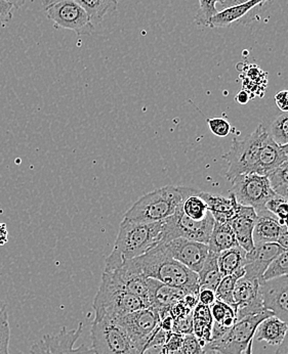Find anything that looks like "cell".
<instances>
[{"label": "cell", "instance_id": "obj_1", "mask_svg": "<svg viewBox=\"0 0 288 354\" xmlns=\"http://www.w3.org/2000/svg\"><path fill=\"white\" fill-rule=\"evenodd\" d=\"M129 263L145 278L157 279L186 294L199 293L198 274L174 259L163 244H158L144 255L129 260Z\"/></svg>", "mask_w": 288, "mask_h": 354}, {"label": "cell", "instance_id": "obj_2", "mask_svg": "<svg viewBox=\"0 0 288 354\" xmlns=\"http://www.w3.org/2000/svg\"><path fill=\"white\" fill-rule=\"evenodd\" d=\"M163 221L132 223L123 219L114 248L106 258L105 272H113L125 262L144 255L161 242Z\"/></svg>", "mask_w": 288, "mask_h": 354}, {"label": "cell", "instance_id": "obj_3", "mask_svg": "<svg viewBox=\"0 0 288 354\" xmlns=\"http://www.w3.org/2000/svg\"><path fill=\"white\" fill-rule=\"evenodd\" d=\"M183 197L180 187L166 185L141 197L123 219L132 223H158L176 212Z\"/></svg>", "mask_w": 288, "mask_h": 354}, {"label": "cell", "instance_id": "obj_4", "mask_svg": "<svg viewBox=\"0 0 288 354\" xmlns=\"http://www.w3.org/2000/svg\"><path fill=\"white\" fill-rule=\"evenodd\" d=\"M91 349L96 354H143L141 348L114 319H93L91 329Z\"/></svg>", "mask_w": 288, "mask_h": 354}, {"label": "cell", "instance_id": "obj_5", "mask_svg": "<svg viewBox=\"0 0 288 354\" xmlns=\"http://www.w3.org/2000/svg\"><path fill=\"white\" fill-rule=\"evenodd\" d=\"M267 134L268 131L264 129V125L260 124L244 140H238L234 138L231 150L222 156V159L228 163V170L226 172L228 180L231 181L241 174H255L259 161L260 150Z\"/></svg>", "mask_w": 288, "mask_h": 354}, {"label": "cell", "instance_id": "obj_6", "mask_svg": "<svg viewBox=\"0 0 288 354\" xmlns=\"http://www.w3.org/2000/svg\"><path fill=\"white\" fill-rule=\"evenodd\" d=\"M149 307L150 305L146 300L116 287L105 278H102L101 286L93 301L95 319H116L132 311Z\"/></svg>", "mask_w": 288, "mask_h": 354}, {"label": "cell", "instance_id": "obj_7", "mask_svg": "<svg viewBox=\"0 0 288 354\" xmlns=\"http://www.w3.org/2000/svg\"><path fill=\"white\" fill-rule=\"evenodd\" d=\"M272 315H274L272 311L264 309L262 313L247 315L239 319L222 338L204 345V353L242 354L251 340L255 338L260 324Z\"/></svg>", "mask_w": 288, "mask_h": 354}, {"label": "cell", "instance_id": "obj_8", "mask_svg": "<svg viewBox=\"0 0 288 354\" xmlns=\"http://www.w3.org/2000/svg\"><path fill=\"white\" fill-rule=\"evenodd\" d=\"M213 225L215 219L210 212L208 213L204 221H194L183 214L179 205L176 212L163 221L160 244H165L178 238H185L208 244Z\"/></svg>", "mask_w": 288, "mask_h": 354}, {"label": "cell", "instance_id": "obj_9", "mask_svg": "<svg viewBox=\"0 0 288 354\" xmlns=\"http://www.w3.org/2000/svg\"><path fill=\"white\" fill-rule=\"evenodd\" d=\"M230 193L239 204L253 207L257 212L266 209V203L277 195L268 176L257 174H241L232 179Z\"/></svg>", "mask_w": 288, "mask_h": 354}, {"label": "cell", "instance_id": "obj_10", "mask_svg": "<svg viewBox=\"0 0 288 354\" xmlns=\"http://www.w3.org/2000/svg\"><path fill=\"white\" fill-rule=\"evenodd\" d=\"M46 15L57 28L71 30L76 35H91L95 25L87 12L74 0L62 1L46 6Z\"/></svg>", "mask_w": 288, "mask_h": 354}, {"label": "cell", "instance_id": "obj_11", "mask_svg": "<svg viewBox=\"0 0 288 354\" xmlns=\"http://www.w3.org/2000/svg\"><path fill=\"white\" fill-rule=\"evenodd\" d=\"M83 332V324L79 323L74 330L63 327L57 334H46L30 348V354H96L84 344L75 348L76 341Z\"/></svg>", "mask_w": 288, "mask_h": 354}, {"label": "cell", "instance_id": "obj_12", "mask_svg": "<svg viewBox=\"0 0 288 354\" xmlns=\"http://www.w3.org/2000/svg\"><path fill=\"white\" fill-rule=\"evenodd\" d=\"M114 319L144 351L160 324L159 313L152 307L132 311Z\"/></svg>", "mask_w": 288, "mask_h": 354}, {"label": "cell", "instance_id": "obj_13", "mask_svg": "<svg viewBox=\"0 0 288 354\" xmlns=\"http://www.w3.org/2000/svg\"><path fill=\"white\" fill-rule=\"evenodd\" d=\"M163 245L174 259L196 274L201 270L210 252L208 244L185 238L174 239Z\"/></svg>", "mask_w": 288, "mask_h": 354}, {"label": "cell", "instance_id": "obj_14", "mask_svg": "<svg viewBox=\"0 0 288 354\" xmlns=\"http://www.w3.org/2000/svg\"><path fill=\"white\" fill-rule=\"evenodd\" d=\"M260 286L261 281L258 279L242 277L237 281L233 294L237 321L266 309L262 304Z\"/></svg>", "mask_w": 288, "mask_h": 354}, {"label": "cell", "instance_id": "obj_15", "mask_svg": "<svg viewBox=\"0 0 288 354\" xmlns=\"http://www.w3.org/2000/svg\"><path fill=\"white\" fill-rule=\"evenodd\" d=\"M260 291L264 308L288 326V277L262 281Z\"/></svg>", "mask_w": 288, "mask_h": 354}, {"label": "cell", "instance_id": "obj_16", "mask_svg": "<svg viewBox=\"0 0 288 354\" xmlns=\"http://www.w3.org/2000/svg\"><path fill=\"white\" fill-rule=\"evenodd\" d=\"M285 250L278 243L255 245L253 250L247 252L245 257V278L258 279L262 281V276L271 262Z\"/></svg>", "mask_w": 288, "mask_h": 354}, {"label": "cell", "instance_id": "obj_17", "mask_svg": "<svg viewBox=\"0 0 288 354\" xmlns=\"http://www.w3.org/2000/svg\"><path fill=\"white\" fill-rule=\"evenodd\" d=\"M273 0H251L245 3L232 8H224L221 12H217L210 21V28L229 27L234 23H249L255 20V12L261 10L262 6L272 2Z\"/></svg>", "mask_w": 288, "mask_h": 354}, {"label": "cell", "instance_id": "obj_18", "mask_svg": "<svg viewBox=\"0 0 288 354\" xmlns=\"http://www.w3.org/2000/svg\"><path fill=\"white\" fill-rule=\"evenodd\" d=\"M257 217V211L255 208L241 205L238 214L229 223L235 232L237 243L246 252H251L255 248L253 234Z\"/></svg>", "mask_w": 288, "mask_h": 354}, {"label": "cell", "instance_id": "obj_19", "mask_svg": "<svg viewBox=\"0 0 288 354\" xmlns=\"http://www.w3.org/2000/svg\"><path fill=\"white\" fill-rule=\"evenodd\" d=\"M147 283H148L150 307L156 309L158 313L164 310H170V308L182 300L186 295L182 290L170 287L157 279L148 278Z\"/></svg>", "mask_w": 288, "mask_h": 354}, {"label": "cell", "instance_id": "obj_20", "mask_svg": "<svg viewBox=\"0 0 288 354\" xmlns=\"http://www.w3.org/2000/svg\"><path fill=\"white\" fill-rule=\"evenodd\" d=\"M288 160L282 149L272 140L269 133L262 142L260 150L259 161L255 167V174L268 176L273 171L280 167Z\"/></svg>", "mask_w": 288, "mask_h": 354}, {"label": "cell", "instance_id": "obj_21", "mask_svg": "<svg viewBox=\"0 0 288 354\" xmlns=\"http://www.w3.org/2000/svg\"><path fill=\"white\" fill-rule=\"evenodd\" d=\"M200 196L208 204V210L217 223H229L235 218L240 210L241 204L237 202L233 194L230 193V197L225 198L200 192Z\"/></svg>", "mask_w": 288, "mask_h": 354}, {"label": "cell", "instance_id": "obj_22", "mask_svg": "<svg viewBox=\"0 0 288 354\" xmlns=\"http://www.w3.org/2000/svg\"><path fill=\"white\" fill-rule=\"evenodd\" d=\"M255 230H253V244L260 245L264 243H277L282 234L283 227L278 219L269 212L267 209L257 212Z\"/></svg>", "mask_w": 288, "mask_h": 354}, {"label": "cell", "instance_id": "obj_23", "mask_svg": "<svg viewBox=\"0 0 288 354\" xmlns=\"http://www.w3.org/2000/svg\"><path fill=\"white\" fill-rule=\"evenodd\" d=\"M180 189L183 197L180 206L183 214L194 221H204L210 210L200 192L187 187H180Z\"/></svg>", "mask_w": 288, "mask_h": 354}, {"label": "cell", "instance_id": "obj_24", "mask_svg": "<svg viewBox=\"0 0 288 354\" xmlns=\"http://www.w3.org/2000/svg\"><path fill=\"white\" fill-rule=\"evenodd\" d=\"M288 326L278 317L272 315L260 324L258 327L257 340L266 341L270 345H280L287 336Z\"/></svg>", "mask_w": 288, "mask_h": 354}, {"label": "cell", "instance_id": "obj_25", "mask_svg": "<svg viewBox=\"0 0 288 354\" xmlns=\"http://www.w3.org/2000/svg\"><path fill=\"white\" fill-rule=\"evenodd\" d=\"M208 245L210 252L217 254L221 253L222 251L238 246L235 232H234L231 225L215 221Z\"/></svg>", "mask_w": 288, "mask_h": 354}, {"label": "cell", "instance_id": "obj_26", "mask_svg": "<svg viewBox=\"0 0 288 354\" xmlns=\"http://www.w3.org/2000/svg\"><path fill=\"white\" fill-rule=\"evenodd\" d=\"M213 325L210 307L201 304L196 305L193 309V334L202 347L210 342Z\"/></svg>", "mask_w": 288, "mask_h": 354}, {"label": "cell", "instance_id": "obj_27", "mask_svg": "<svg viewBox=\"0 0 288 354\" xmlns=\"http://www.w3.org/2000/svg\"><path fill=\"white\" fill-rule=\"evenodd\" d=\"M246 253V251L239 245L228 250L222 251L217 256V264L222 276H230L244 268Z\"/></svg>", "mask_w": 288, "mask_h": 354}, {"label": "cell", "instance_id": "obj_28", "mask_svg": "<svg viewBox=\"0 0 288 354\" xmlns=\"http://www.w3.org/2000/svg\"><path fill=\"white\" fill-rule=\"evenodd\" d=\"M217 256H219L217 253L210 252V251L208 252L201 270L197 274L199 290L210 289L215 291L217 286L221 283L223 276L219 272Z\"/></svg>", "mask_w": 288, "mask_h": 354}, {"label": "cell", "instance_id": "obj_29", "mask_svg": "<svg viewBox=\"0 0 288 354\" xmlns=\"http://www.w3.org/2000/svg\"><path fill=\"white\" fill-rule=\"evenodd\" d=\"M87 12L91 23L99 25L104 18L111 12H116L118 8L117 0H74Z\"/></svg>", "mask_w": 288, "mask_h": 354}, {"label": "cell", "instance_id": "obj_30", "mask_svg": "<svg viewBox=\"0 0 288 354\" xmlns=\"http://www.w3.org/2000/svg\"><path fill=\"white\" fill-rule=\"evenodd\" d=\"M244 274L245 270L242 268V270H238L235 274L223 277L221 283H219L217 289H215V299L230 305L235 310V301H234L233 296L234 288H235L237 281L244 277Z\"/></svg>", "mask_w": 288, "mask_h": 354}, {"label": "cell", "instance_id": "obj_31", "mask_svg": "<svg viewBox=\"0 0 288 354\" xmlns=\"http://www.w3.org/2000/svg\"><path fill=\"white\" fill-rule=\"evenodd\" d=\"M211 317L213 323L219 324L223 327L231 329L237 322L236 313L233 307L215 300V304L210 305Z\"/></svg>", "mask_w": 288, "mask_h": 354}, {"label": "cell", "instance_id": "obj_32", "mask_svg": "<svg viewBox=\"0 0 288 354\" xmlns=\"http://www.w3.org/2000/svg\"><path fill=\"white\" fill-rule=\"evenodd\" d=\"M281 277H288V250H285L279 254L272 262L269 268L264 272L262 276V281H269V279L281 278Z\"/></svg>", "mask_w": 288, "mask_h": 354}, {"label": "cell", "instance_id": "obj_33", "mask_svg": "<svg viewBox=\"0 0 288 354\" xmlns=\"http://www.w3.org/2000/svg\"><path fill=\"white\" fill-rule=\"evenodd\" d=\"M268 133L279 146L288 144V113H282L273 121Z\"/></svg>", "mask_w": 288, "mask_h": 354}, {"label": "cell", "instance_id": "obj_34", "mask_svg": "<svg viewBox=\"0 0 288 354\" xmlns=\"http://www.w3.org/2000/svg\"><path fill=\"white\" fill-rule=\"evenodd\" d=\"M266 209L272 213L285 230H288V201L277 194L266 203Z\"/></svg>", "mask_w": 288, "mask_h": 354}, {"label": "cell", "instance_id": "obj_35", "mask_svg": "<svg viewBox=\"0 0 288 354\" xmlns=\"http://www.w3.org/2000/svg\"><path fill=\"white\" fill-rule=\"evenodd\" d=\"M223 0H199L200 8L195 16V22L201 27L210 28V21L217 14V4Z\"/></svg>", "mask_w": 288, "mask_h": 354}, {"label": "cell", "instance_id": "obj_36", "mask_svg": "<svg viewBox=\"0 0 288 354\" xmlns=\"http://www.w3.org/2000/svg\"><path fill=\"white\" fill-rule=\"evenodd\" d=\"M206 123H208L210 131L219 138H226L229 136L232 130L231 124L226 119L219 118V117L208 118Z\"/></svg>", "mask_w": 288, "mask_h": 354}, {"label": "cell", "instance_id": "obj_37", "mask_svg": "<svg viewBox=\"0 0 288 354\" xmlns=\"http://www.w3.org/2000/svg\"><path fill=\"white\" fill-rule=\"evenodd\" d=\"M182 351L183 354H206L204 347L194 334L183 335Z\"/></svg>", "mask_w": 288, "mask_h": 354}, {"label": "cell", "instance_id": "obj_38", "mask_svg": "<svg viewBox=\"0 0 288 354\" xmlns=\"http://www.w3.org/2000/svg\"><path fill=\"white\" fill-rule=\"evenodd\" d=\"M271 185L273 189L278 187H288V167L285 165H281L277 168L275 171L268 176Z\"/></svg>", "mask_w": 288, "mask_h": 354}, {"label": "cell", "instance_id": "obj_39", "mask_svg": "<svg viewBox=\"0 0 288 354\" xmlns=\"http://www.w3.org/2000/svg\"><path fill=\"white\" fill-rule=\"evenodd\" d=\"M172 332L180 333L183 335L193 334V313L183 319L174 321Z\"/></svg>", "mask_w": 288, "mask_h": 354}, {"label": "cell", "instance_id": "obj_40", "mask_svg": "<svg viewBox=\"0 0 288 354\" xmlns=\"http://www.w3.org/2000/svg\"><path fill=\"white\" fill-rule=\"evenodd\" d=\"M10 324L0 321V354H10Z\"/></svg>", "mask_w": 288, "mask_h": 354}, {"label": "cell", "instance_id": "obj_41", "mask_svg": "<svg viewBox=\"0 0 288 354\" xmlns=\"http://www.w3.org/2000/svg\"><path fill=\"white\" fill-rule=\"evenodd\" d=\"M12 10H14V6L12 4L4 1V0H0V26L4 27L12 21V17H14Z\"/></svg>", "mask_w": 288, "mask_h": 354}, {"label": "cell", "instance_id": "obj_42", "mask_svg": "<svg viewBox=\"0 0 288 354\" xmlns=\"http://www.w3.org/2000/svg\"><path fill=\"white\" fill-rule=\"evenodd\" d=\"M198 300H199V304L210 306V305L215 304V300H217L215 299V291L210 289L199 290Z\"/></svg>", "mask_w": 288, "mask_h": 354}, {"label": "cell", "instance_id": "obj_43", "mask_svg": "<svg viewBox=\"0 0 288 354\" xmlns=\"http://www.w3.org/2000/svg\"><path fill=\"white\" fill-rule=\"evenodd\" d=\"M275 102L281 112L288 113V91L277 93L275 95Z\"/></svg>", "mask_w": 288, "mask_h": 354}, {"label": "cell", "instance_id": "obj_44", "mask_svg": "<svg viewBox=\"0 0 288 354\" xmlns=\"http://www.w3.org/2000/svg\"><path fill=\"white\" fill-rule=\"evenodd\" d=\"M249 100H251V95H249V91H245V89L239 91L235 97V101L238 102L239 104H247V102H249Z\"/></svg>", "mask_w": 288, "mask_h": 354}, {"label": "cell", "instance_id": "obj_45", "mask_svg": "<svg viewBox=\"0 0 288 354\" xmlns=\"http://www.w3.org/2000/svg\"><path fill=\"white\" fill-rule=\"evenodd\" d=\"M249 1H251V0H223L221 4L224 10V8H232V6H239V4Z\"/></svg>", "mask_w": 288, "mask_h": 354}, {"label": "cell", "instance_id": "obj_46", "mask_svg": "<svg viewBox=\"0 0 288 354\" xmlns=\"http://www.w3.org/2000/svg\"><path fill=\"white\" fill-rule=\"evenodd\" d=\"M279 245L282 247L285 250H288V230L283 228L282 234L279 236L278 241H277Z\"/></svg>", "mask_w": 288, "mask_h": 354}, {"label": "cell", "instance_id": "obj_47", "mask_svg": "<svg viewBox=\"0 0 288 354\" xmlns=\"http://www.w3.org/2000/svg\"><path fill=\"white\" fill-rule=\"evenodd\" d=\"M8 243V228L4 223H0V246Z\"/></svg>", "mask_w": 288, "mask_h": 354}, {"label": "cell", "instance_id": "obj_48", "mask_svg": "<svg viewBox=\"0 0 288 354\" xmlns=\"http://www.w3.org/2000/svg\"><path fill=\"white\" fill-rule=\"evenodd\" d=\"M275 354H288V330L287 333V336L283 339L282 342H281L280 345H278V348H277L276 353Z\"/></svg>", "mask_w": 288, "mask_h": 354}, {"label": "cell", "instance_id": "obj_49", "mask_svg": "<svg viewBox=\"0 0 288 354\" xmlns=\"http://www.w3.org/2000/svg\"><path fill=\"white\" fill-rule=\"evenodd\" d=\"M0 321H8V309H6V304L0 299Z\"/></svg>", "mask_w": 288, "mask_h": 354}, {"label": "cell", "instance_id": "obj_50", "mask_svg": "<svg viewBox=\"0 0 288 354\" xmlns=\"http://www.w3.org/2000/svg\"><path fill=\"white\" fill-rule=\"evenodd\" d=\"M4 1L12 4L16 10H20V8L26 3V0H4Z\"/></svg>", "mask_w": 288, "mask_h": 354}, {"label": "cell", "instance_id": "obj_51", "mask_svg": "<svg viewBox=\"0 0 288 354\" xmlns=\"http://www.w3.org/2000/svg\"><path fill=\"white\" fill-rule=\"evenodd\" d=\"M276 194H278L281 197L285 198L288 201V187H278L274 189Z\"/></svg>", "mask_w": 288, "mask_h": 354}, {"label": "cell", "instance_id": "obj_52", "mask_svg": "<svg viewBox=\"0 0 288 354\" xmlns=\"http://www.w3.org/2000/svg\"><path fill=\"white\" fill-rule=\"evenodd\" d=\"M253 341H255V338L253 340H251V342L247 345L246 349H245L244 354H253Z\"/></svg>", "mask_w": 288, "mask_h": 354}, {"label": "cell", "instance_id": "obj_53", "mask_svg": "<svg viewBox=\"0 0 288 354\" xmlns=\"http://www.w3.org/2000/svg\"><path fill=\"white\" fill-rule=\"evenodd\" d=\"M62 1V0H42V6H44V8L46 6H52L53 3H57V2Z\"/></svg>", "mask_w": 288, "mask_h": 354}, {"label": "cell", "instance_id": "obj_54", "mask_svg": "<svg viewBox=\"0 0 288 354\" xmlns=\"http://www.w3.org/2000/svg\"><path fill=\"white\" fill-rule=\"evenodd\" d=\"M166 351H168V349H166ZM168 354H183V353L182 349H180V351H168Z\"/></svg>", "mask_w": 288, "mask_h": 354}, {"label": "cell", "instance_id": "obj_55", "mask_svg": "<svg viewBox=\"0 0 288 354\" xmlns=\"http://www.w3.org/2000/svg\"><path fill=\"white\" fill-rule=\"evenodd\" d=\"M281 149H282L283 152H285V155H287L288 157V144L285 145V146L281 147Z\"/></svg>", "mask_w": 288, "mask_h": 354}, {"label": "cell", "instance_id": "obj_56", "mask_svg": "<svg viewBox=\"0 0 288 354\" xmlns=\"http://www.w3.org/2000/svg\"><path fill=\"white\" fill-rule=\"evenodd\" d=\"M283 165L287 166V167H288V160H287V162H285V164H283Z\"/></svg>", "mask_w": 288, "mask_h": 354}]
</instances>
